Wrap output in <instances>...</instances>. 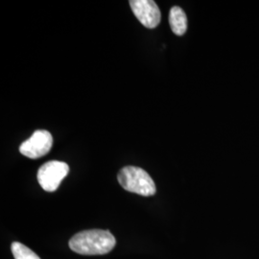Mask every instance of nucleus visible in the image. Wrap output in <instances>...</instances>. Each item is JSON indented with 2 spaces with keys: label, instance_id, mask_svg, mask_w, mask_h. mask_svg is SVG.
<instances>
[{
  "label": "nucleus",
  "instance_id": "f03ea898",
  "mask_svg": "<svg viewBox=\"0 0 259 259\" xmlns=\"http://www.w3.org/2000/svg\"><path fill=\"white\" fill-rule=\"evenodd\" d=\"M117 179L121 186L129 192L144 197L156 194L157 188L153 179L140 167H123L118 173Z\"/></svg>",
  "mask_w": 259,
  "mask_h": 259
},
{
  "label": "nucleus",
  "instance_id": "39448f33",
  "mask_svg": "<svg viewBox=\"0 0 259 259\" xmlns=\"http://www.w3.org/2000/svg\"><path fill=\"white\" fill-rule=\"evenodd\" d=\"M130 6L139 22L149 29L157 27L161 15L157 3L153 0H131Z\"/></svg>",
  "mask_w": 259,
  "mask_h": 259
},
{
  "label": "nucleus",
  "instance_id": "0eeeda50",
  "mask_svg": "<svg viewBox=\"0 0 259 259\" xmlns=\"http://www.w3.org/2000/svg\"><path fill=\"white\" fill-rule=\"evenodd\" d=\"M11 250L15 259H40L37 253L19 242H14L11 246Z\"/></svg>",
  "mask_w": 259,
  "mask_h": 259
},
{
  "label": "nucleus",
  "instance_id": "f257e3e1",
  "mask_svg": "<svg viewBox=\"0 0 259 259\" xmlns=\"http://www.w3.org/2000/svg\"><path fill=\"white\" fill-rule=\"evenodd\" d=\"M115 238L109 231L91 230L75 234L69 248L83 255H100L110 252L115 246Z\"/></svg>",
  "mask_w": 259,
  "mask_h": 259
},
{
  "label": "nucleus",
  "instance_id": "423d86ee",
  "mask_svg": "<svg viewBox=\"0 0 259 259\" xmlns=\"http://www.w3.org/2000/svg\"><path fill=\"white\" fill-rule=\"evenodd\" d=\"M169 23L175 35L183 36L187 30V18L184 10L178 6H174L170 10Z\"/></svg>",
  "mask_w": 259,
  "mask_h": 259
},
{
  "label": "nucleus",
  "instance_id": "7ed1b4c3",
  "mask_svg": "<svg viewBox=\"0 0 259 259\" xmlns=\"http://www.w3.org/2000/svg\"><path fill=\"white\" fill-rule=\"evenodd\" d=\"M69 167L63 161L51 160L45 163L37 171V182L47 192H54L67 176Z\"/></svg>",
  "mask_w": 259,
  "mask_h": 259
},
{
  "label": "nucleus",
  "instance_id": "20e7f679",
  "mask_svg": "<svg viewBox=\"0 0 259 259\" xmlns=\"http://www.w3.org/2000/svg\"><path fill=\"white\" fill-rule=\"evenodd\" d=\"M52 144V135L46 130H37L20 145L19 152L29 158H39L49 153Z\"/></svg>",
  "mask_w": 259,
  "mask_h": 259
}]
</instances>
